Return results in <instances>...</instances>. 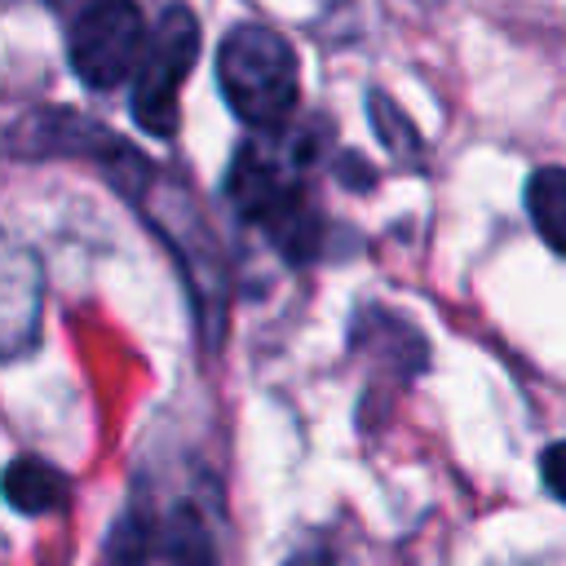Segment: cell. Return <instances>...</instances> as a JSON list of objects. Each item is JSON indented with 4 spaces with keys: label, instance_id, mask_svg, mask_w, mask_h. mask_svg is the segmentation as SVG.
<instances>
[{
    "label": "cell",
    "instance_id": "obj_2",
    "mask_svg": "<svg viewBox=\"0 0 566 566\" xmlns=\"http://www.w3.org/2000/svg\"><path fill=\"white\" fill-rule=\"evenodd\" d=\"M226 195L283 252H292V256H310L314 252L318 221H314L305 186H301V177H296V168H292V159L283 150H270V146H256V142L243 146L234 155V164H230Z\"/></svg>",
    "mask_w": 566,
    "mask_h": 566
},
{
    "label": "cell",
    "instance_id": "obj_1",
    "mask_svg": "<svg viewBox=\"0 0 566 566\" xmlns=\"http://www.w3.org/2000/svg\"><path fill=\"white\" fill-rule=\"evenodd\" d=\"M217 84L234 119L261 133H279L301 102L296 49L261 22H243L217 44Z\"/></svg>",
    "mask_w": 566,
    "mask_h": 566
},
{
    "label": "cell",
    "instance_id": "obj_10",
    "mask_svg": "<svg viewBox=\"0 0 566 566\" xmlns=\"http://www.w3.org/2000/svg\"><path fill=\"white\" fill-rule=\"evenodd\" d=\"M539 473H544V486L566 504V442H553L539 455Z\"/></svg>",
    "mask_w": 566,
    "mask_h": 566
},
{
    "label": "cell",
    "instance_id": "obj_11",
    "mask_svg": "<svg viewBox=\"0 0 566 566\" xmlns=\"http://www.w3.org/2000/svg\"><path fill=\"white\" fill-rule=\"evenodd\" d=\"M283 566H336V562H332V557H327L323 548H305V553H296V557H287Z\"/></svg>",
    "mask_w": 566,
    "mask_h": 566
},
{
    "label": "cell",
    "instance_id": "obj_9",
    "mask_svg": "<svg viewBox=\"0 0 566 566\" xmlns=\"http://www.w3.org/2000/svg\"><path fill=\"white\" fill-rule=\"evenodd\" d=\"M371 124H376L380 142H385V146H394L398 155H407V159H416V155H420V137H416L411 119H407L394 102H385V93H371Z\"/></svg>",
    "mask_w": 566,
    "mask_h": 566
},
{
    "label": "cell",
    "instance_id": "obj_4",
    "mask_svg": "<svg viewBox=\"0 0 566 566\" xmlns=\"http://www.w3.org/2000/svg\"><path fill=\"white\" fill-rule=\"evenodd\" d=\"M199 62V18L186 4H168L159 27L150 31V49L142 57L137 84H133V119L150 137H172L177 133V97L181 84L190 80Z\"/></svg>",
    "mask_w": 566,
    "mask_h": 566
},
{
    "label": "cell",
    "instance_id": "obj_6",
    "mask_svg": "<svg viewBox=\"0 0 566 566\" xmlns=\"http://www.w3.org/2000/svg\"><path fill=\"white\" fill-rule=\"evenodd\" d=\"M66 491H71V486H66V473L53 469V464L40 460V455H18V460L4 469V500H9L18 513H27V517L62 509V504H66Z\"/></svg>",
    "mask_w": 566,
    "mask_h": 566
},
{
    "label": "cell",
    "instance_id": "obj_7",
    "mask_svg": "<svg viewBox=\"0 0 566 566\" xmlns=\"http://www.w3.org/2000/svg\"><path fill=\"white\" fill-rule=\"evenodd\" d=\"M526 212H531V226L535 234L557 252L566 256V168H535L531 181H526Z\"/></svg>",
    "mask_w": 566,
    "mask_h": 566
},
{
    "label": "cell",
    "instance_id": "obj_3",
    "mask_svg": "<svg viewBox=\"0 0 566 566\" xmlns=\"http://www.w3.org/2000/svg\"><path fill=\"white\" fill-rule=\"evenodd\" d=\"M146 49H150V31L137 0H93L71 18L66 57L80 84L93 93L137 80Z\"/></svg>",
    "mask_w": 566,
    "mask_h": 566
},
{
    "label": "cell",
    "instance_id": "obj_12",
    "mask_svg": "<svg viewBox=\"0 0 566 566\" xmlns=\"http://www.w3.org/2000/svg\"><path fill=\"white\" fill-rule=\"evenodd\" d=\"M49 4H53V9H62V13H71V18H75V13H80V9H84V4H93V0H49Z\"/></svg>",
    "mask_w": 566,
    "mask_h": 566
},
{
    "label": "cell",
    "instance_id": "obj_8",
    "mask_svg": "<svg viewBox=\"0 0 566 566\" xmlns=\"http://www.w3.org/2000/svg\"><path fill=\"white\" fill-rule=\"evenodd\" d=\"M18 252H9V270H4V340H9V354H18L31 336H35V323H40V265H31L27 279H18Z\"/></svg>",
    "mask_w": 566,
    "mask_h": 566
},
{
    "label": "cell",
    "instance_id": "obj_5",
    "mask_svg": "<svg viewBox=\"0 0 566 566\" xmlns=\"http://www.w3.org/2000/svg\"><path fill=\"white\" fill-rule=\"evenodd\" d=\"M102 566H217V548L190 509H133L115 522Z\"/></svg>",
    "mask_w": 566,
    "mask_h": 566
}]
</instances>
